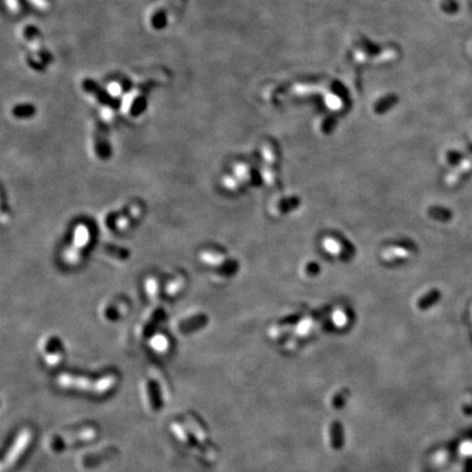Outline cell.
<instances>
[{"mask_svg": "<svg viewBox=\"0 0 472 472\" xmlns=\"http://www.w3.org/2000/svg\"><path fill=\"white\" fill-rule=\"evenodd\" d=\"M324 245L322 246L325 247V249L330 253V255H338L340 251H342V247L340 246V243L338 241H335L334 238H326L325 242L322 243Z\"/></svg>", "mask_w": 472, "mask_h": 472, "instance_id": "obj_10", "label": "cell"}, {"mask_svg": "<svg viewBox=\"0 0 472 472\" xmlns=\"http://www.w3.org/2000/svg\"><path fill=\"white\" fill-rule=\"evenodd\" d=\"M11 114L17 119H30L36 114V107L32 103H20L11 109Z\"/></svg>", "mask_w": 472, "mask_h": 472, "instance_id": "obj_6", "label": "cell"}, {"mask_svg": "<svg viewBox=\"0 0 472 472\" xmlns=\"http://www.w3.org/2000/svg\"><path fill=\"white\" fill-rule=\"evenodd\" d=\"M346 313L342 312V310H338V312H335L334 314V320L335 322H337L338 325H342L345 322L346 320Z\"/></svg>", "mask_w": 472, "mask_h": 472, "instance_id": "obj_17", "label": "cell"}, {"mask_svg": "<svg viewBox=\"0 0 472 472\" xmlns=\"http://www.w3.org/2000/svg\"><path fill=\"white\" fill-rule=\"evenodd\" d=\"M234 175L237 176L238 178H243L245 180H248L250 177V173L247 165L244 164H238L234 167Z\"/></svg>", "mask_w": 472, "mask_h": 472, "instance_id": "obj_14", "label": "cell"}, {"mask_svg": "<svg viewBox=\"0 0 472 472\" xmlns=\"http://www.w3.org/2000/svg\"><path fill=\"white\" fill-rule=\"evenodd\" d=\"M57 381L58 385L63 388H74V389L83 391L103 393L115 386L116 378L113 375H108L107 377H103L98 381H91L83 377H75L73 375H60Z\"/></svg>", "mask_w": 472, "mask_h": 472, "instance_id": "obj_2", "label": "cell"}, {"mask_svg": "<svg viewBox=\"0 0 472 472\" xmlns=\"http://www.w3.org/2000/svg\"><path fill=\"white\" fill-rule=\"evenodd\" d=\"M184 286V279L182 277H178V278H175V279H173L169 282V284H167V293L171 294V295H174V294H177L180 290H182Z\"/></svg>", "mask_w": 472, "mask_h": 472, "instance_id": "obj_11", "label": "cell"}, {"mask_svg": "<svg viewBox=\"0 0 472 472\" xmlns=\"http://www.w3.org/2000/svg\"><path fill=\"white\" fill-rule=\"evenodd\" d=\"M94 150L99 157L105 159L111 152V146L108 141V126L107 122L103 119H99L95 124L94 129Z\"/></svg>", "mask_w": 472, "mask_h": 472, "instance_id": "obj_5", "label": "cell"}, {"mask_svg": "<svg viewBox=\"0 0 472 472\" xmlns=\"http://www.w3.org/2000/svg\"><path fill=\"white\" fill-rule=\"evenodd\" d=\"M23 37L25 41L30 43L34 51V56H28L29 66L37 71H43L47 64L54 60V57L45 46L40 29L33 24L25 25L23 29Z\"/></svg>", "mask_w": 472, "mask_h": 472, "instance_id": "obj_1", "label": "cell"}, {"mask_svg": "<svg viewBox=\"0 0 472 472\" xmlns=\"http://www.w3.org/2000/svg\"><path fill=\"white\" fill-rule=\"evenodd\" d=\"M18 7V10L22 12H29L30 11V4L28 0H12Z\"/></svg>", "mask_w": 472, "mask_h": 472, "instance_id": "obj_16", "label": "cell"}, {"mask_svg": "<svg viewBox=\"0 0 472 472\" xmlns=\"http://www.w3.org/2000/svg\"><path fill=\"white\" fill-rule=\"evenodd\" d=\"M409 254L404 248H390L386 251V259H391V258H404L408 257Z\"/></svg>", "mask_w": 472, "mask_h": 472, "instance_id": "obj_13", "label": "cell"}, {"mask_svg": "<svg viewBox=\"0 0 472 472\" xmlns=\"http://www.w3.org/2000/svg\"><path fill=\"white\" fill-rule=\"evenodd\" d=\"M148 105V100L146 98V95L144 94H138L136 95L130 102V106H129V115L132 116V117H138V116L142 115Z\"/></svg>", "mask_w": 472, "mask_h": 472, "instance_id": "obj_8", "label": "cell"}, {"mask_svg": "<svg viewBox=\"0 0 472 472\" xmlns=\"http://www.w3.org/2000/svg\"><path fill=\"white\" fill-rule=\"evenodd\" d=\"M90 240V231L86 225H78L74 233V247L80 249L86 247Z\"/></svg>", "mask_w": 472, "mask_h": 472, "instance_id": "obj_7", "label": "cell"}, {"mask_svg": "<svg viewBox=\"0 0 472 472\" xmlns=\"http://www.w3.org/2000/svg\"><path fill=\"white\" fill-rule=\"evenodd\" d=\"M151 346L155 349V351H165V349H167V339L164 335L159 334L152 339Z\"/></svg>", "mask_w": 472, "mask_h": 472, "instance_id": "obj_12", "label": "cell"}, {"mask_svg": "<svg viewBox=\"0 0 472 472\" xmlns=\"http://www.w3.org/2000/svg\"><path fill=\"white\" fill-rule=\"evenodd\" d=\"M82 89L83 91L87 94L91 95L102 106L113 109V111H116V109L120 107L121 102L117 96L113 94L111 91H108V90L103 88L98 82L91 79V78H87V79L82 81Z\"/></svg>", "mask_w": 472, "mask_h": 472, "instance_id": "obj_3", "label": "cell"}, {"mask_svg": "<svg viewBox=\"0 0 472 472\" xmlns=\"http://www.w3.org/2000/svg\"><path fill=\"white\" fill-rule=\"evenodd\" d=\"M146 291L148 295H150V296H154L158 293L159 283L157 279H154V278H149L146 283Z\"/></svg>", "mask_w": 472, "mask_h": 472, "instance_id": "obj_15", "label": "cell"}, {"mask_svg": "<svg viewBox=\"0 0 472 472\" xmlns=\"http://www.w3.org/2000/svg\"><path fill=\"white\" fill-rule=\"evenodd\" d=\"M167 12L165 9H159L151 16L150 24L155 31H162L167 25Z\"/></svg>", "mask_w": 472, "mask_h": 472, "instance_id": "obj_9", "label": "cell"}, {"mask_svg": "<svg viewBox=\"0 0 472 472\" xmlns=\"http://www.w3.org/2000/svg\"><path fill=\"white\" fill-rule=\"evenodd\" d=\"M32 439V434L29 430H23L20 432L19 436H17L16 441L12 445L10 450L7 452V456L4 458L2 463V469L5 471L7 468H11L15 462L24 452V450L28 448V446Z\"/></svg>", "mask_w": 472, "mask_h": 472, "instance_id": "obj_4", "label": "cell"}]
</instances>
